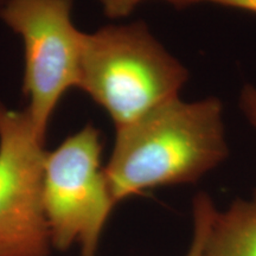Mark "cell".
I'll use <instances>...</instances> for the list:
<instances>
[{
	"instance_id": "8fae6325",
	"label": "cell",
	"mask_w": 256,
	"mask_h": 256,
	"mask_svg": "<svg viewBox=\"0 0 256 256\" xmlns=\"http://www.w3.org/2000/svg\"><path fill=\"white\" fill-rule=\"evenodd\" d=\"M2 2H4V0H0V4H2Z\"/></svg>"
},
{
	"instance_id": "8992f818",
	"label": "cell",
	"mask_w": 256,
	"mask_h": 256,
	"mask_svg": "<svg viewBox=\"0 0 256 256\" xmlns=\"http://www.w3.org/2000/svg\"><path fill=\"white\" fill-rule=\"evenodd\" d=\"M202 256H256V194L216 210L204 238Z\"/></svg>"
},
{
	"instance_id": "30bf717a",
	"label": "cell",
	"mask_w": 256,
	"mask_h": 256,
	"mask_svg": "<svg viewBox=\"0 0 256 256\" xmlns=\"http://www.w3.org/2000/svg\"><path fill=\"white\" fill-rule=\"evenodd\" d=\"M197 2H211V4H218L229 6V8L247 10V11H252L256 14V0H180L179 8L197 4Z\"/></svg>"
},
{
	"instance_id": "6da1fadb",
	"label": "cell",
	"mask_w": 256,
	"mask_h": 256,
	"mask_svg": "<svg viewBox=\"0 0 256 256\" xmlns=\"http://www.w3.org/2000/svg\"><path fill=\"white\" fill-rule=\"evenodd\" d=\"M226 156L218 98H174L116 128L104 174L118 204L152 188L194 183Z\"/></svg>"
},
{
	"instance_id": "277c9868",
	"label": "cell",
	"mask_w": 256,
	"mask_h": 256,
	"mask_svg": "<svg viewBox=\"0 0 256 256\" xmlns=\"http://www.w3.org/2000/svg\"><path fill=\"white\" fill-rule=\"evenodd\" d=\"M72 0H4L0 17L23 37L24 92L37 132L48 124L64 92L78 87L84 34L72 22Z\"/></svg>"
},
{
	"instance_id": "ba28073f",
	"label": "cell",
	"mask_w": 256,
	"mask_h": 256,
	"mask_svg": "<svg viewBox=\"0 0 256 256\" xmlns=\"http://www.w3.org/2000/svg\"><path fill=\"white\" fill-rule=\"evenodd\" d=\"M142 2L144 0H98L106 16L114 19L126 17V16L132 14L133 10ZM166 2L179 8L180 0H166Z\"/></svg>"
},
{
	"instance_id": "9c48e42d",
	"label": "cell",
	"mask_w": 256,
	"mask_h": 256,
	"mask_svg": "<svg viewBox=\"0 0 256 256\" xmlns=\"http://www.w3.org/2000/svg\"><path fill=\"white\" fill-rule=\"evenodd\" d=\"M241 107L248 120L256 128V87L246 86L241 94Z\"/></svg>"
},
{
	"instance_id": "5b68a950",
	"label": "cell",
	"mask_w": 256,
	"mask_h": 256,
	"mask_svg": "<svg viewBox=\"0 0 256 256\" xmlns=\"http://www.w3.org/2000/svg\"><path fill=\"white\" fill-rule=\"evenodd\" d=\"M46 138L28 110L0 104V256H50L42 202Z\"/></svg>"
},
{
	"instance_id": "3957f363",
	"label": "cell",
	"mask_w": 256,
	"mask_h": 256,
	"mask_svg": "<svg viewBox=\"0 0 256 256\" xmlns=\"http://www.w3.org/2000/svg\"><path fill=\"white\" fill-rule=\"evenodd\" d=\"M98 130L87 124L66 138L44 162L42 202L54 249L78 246L81 256L98 255L116 206L101 166Z\"/></svg>"
},
{
	"instance_id": "7a4b0ae2",
	"label": "cell",
	"mask_w": 256,
	"mask_h": 256,
	"mask_svg": "<svg viewBox=\"0 0 256 256\" xmlns=\"http://www.w3.org/2000/svg\"><path fill=\"white\" fill-rule=\"evenodd\" d=\"M188 78L142 22L84 34L78 87L107 110L116 128L178 98Z\"/></svg>"
},
{
	"instance_id": "52a82bcc",
	"label": "cell",
	"mask_w": 256,
	"mask_h": 256,
	"mask_svg": "<svg viewBox=\"0 0 256 256\" xmlns=\"http://www.w3.org/2000/svg\"><path fill=\"white\" fill-rule=\"evenodd\" d=\"M215 212L211 198L206 194H197L194 200V238L186 256H202L204 238Z\"/></svg>"
}]
</instances>
